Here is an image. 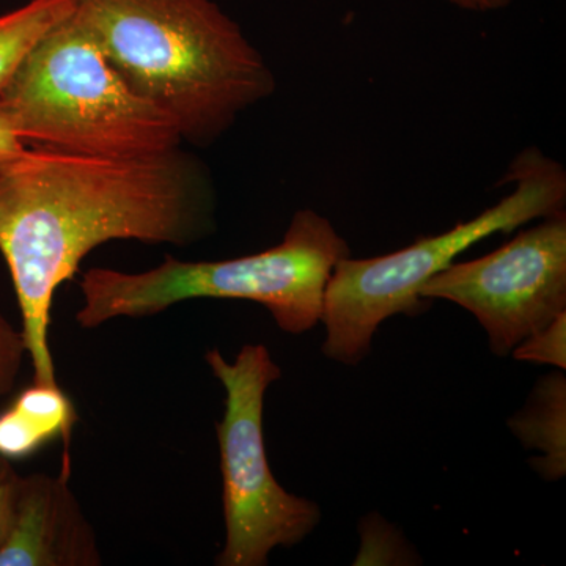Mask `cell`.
<instances>
[{
    "mask_svg": "<svg viewBox=\"0 0 566 566\" xmlns=\"http://www.w3.org/2000/svg\"><path fill=\"white\" fill-rule=\"evenodd\" d=\"M214 227L210 170L181 147L142 159L28 147L0 167V253L20 305L33 382L59 386L52 303L93 249L118 240L188 248Z\"/></svg>",
    "mask_w": 566,
    "mask_h": 566,
    "instance_id": "1",
    "label": "cell"
},
{
    "mask_svg": "<svg viewBox=\"0 0 566 566\" xmlns=\"http://www.w3.org/2000/svg\"><path fill=\"white\" fill-rule=\"evenodd\" d=\"M73 2L111 65L182 142L210 147L275 92L262 52L214 0Z\"/></svg>",
    "mask_w": 566,
    "mask_h": 566,
    "instance_id": "2",
    "label": "cell"
},
{
    "mask_svg": "<svg viewBox=\"0 0 566 566\" xmlns=\"http://www.w3.org/2000/svg\"><path fill=\"white\" fill-rule=\"evenodd\" d=\"M349 245L329 219L314 210L293 216L274 248L218 262H182L166 255L142 273L92 268L81 275L76 322L95 329L115 318H145L192 300H243L262 304L286 334L301 335L322 322L335 264Z\"/></svg>",
    "mask_w": 566,
    "mask_h": 566,
    "instance_id": "3",
    "label": "cell"
},
{
    "mask_svg": "<svg viewBox=\"0 0 566 566\" xmlns=\"http://www.w3.org/2000/svg\"><path fill=\"white\" fill-rule=\"evenodd\" d=\"M0 117L28 147L142 159L180 148L172 118L142 98L71 13L0 92Z\"/></svg>",
    "mask_w": 566,
    "mask_h": 566,
    "instance_id": "4",
    "label": "cell"
},
{
    "mask_svg": "<svg viewBox=\"0 0 566 566\" xmlns=\"http://www.w3.org/2000/svg\"><path fill=\"white\" fill-rule=\"evenodd\" d=\"M506 181L515 182V191L449 232L420 238L387 255L345 256L335 264L324 296L323 353L337 363L359 364L370 353L379 324L394 315L422 314L427 305L420 290L460 253L494 233L565 211V169L539 148L521 151L506 170Z\"/></svg>",
    "mask_w": 566,
    "mask_h": 566,
    "instance_id": "5",
    "label": "cell"
},
{
    "mask_svg": "<svg viewBox=\"0 0 566 566\" xmlns=\"http://www.w3.org/2000/svg\"><path fill=\"white\" fill-rule=\"evenodd\" d=\"M205 360L227 394L226 412L216 423L227 536L216 565L264 566L275 547L296 546L322 520L315 502L283 490L268 461L264 395L282 370L264 345H244L233 363L218 348Z\"/></svg>",
    "mask_w": 566,
    "mask_h": 566,
    "instance_id": "6",
    "label": "cell"
},
{
    "mask_svg": "<svg viewBox=\"0 0 566 566\" xmlns=\"http://www.w3.org/2000/svg\"><path fill=\"white\" fill-rule=\"evenodd\" d=\"M420 296L471 312L486 331L491 352L506 356L566 312V212L485 256L453 262L424 283Z\"/></svg>",
    "mask_w": 566,
    "mask_h": 566,
    "instance_id": "7",
    "label": "cell"
},
{
    "mask_svg": "<svg viewBox=\"0 0 566 566\" xmlns=\"http://www.w3.org/2000/svg\"><path fill=\"white\" fill-rule=\"evenodd\" d=\"M91 521L70 488V464L61 474L22 475L0 538V566H99Z\"/></svg>",
    "mask_w": 566,
    "mask_h": 566,
    "instance_id": "8",
    "label": "cell"
},
{
    "mask_svg": "<svg viewBox=\"0 0 566 566\" xmlns=\"http://www.w3.org/2000/svg\"><path fill=\"white\" fill-rule=\"evenodd\" d=\"M76 419L74 406L61 386L32 382L0 412V457L11 463L28 460L57 438L63 439L69 452Z\"/></svg>",
    "mask_w": 566,
    "mask_h": 566,
    "instance_id": "9",
    "label": "cell"
},
{
    "mask_svg": "<svg viewBox=\"0 0 566 566\" xmlns=\"http://www.w3.org/2000/svg\"><path fill=\"white\" fill-rule=\"evenodd\" d=\"M566 381L560 374L539 379L524 411L509 427L526 449L543 453L532 465L539 475L556 482L566 472Z\"/></svg>",
    "mask_w": 566,
    "mask_h": 566,
    "instance_id": "10",
    "label": "cell"
},
{
    "mask_svg": "<svg viewBox=\"0 0 566 566\" xmlns=\"http://www.w3.org/2000/svg\"><path fill=\"white\" fill-rule=\"evenodd\" d=\"M74 11L73 0H29L0 14V92L44 36Z\"/></svg>",
    "mask_w": 566,
    "mask_h": 566,
    "instance_id": "11",
    "label": "cell"
},
{
    "mask_svg": "<svg viewBox=\"0 0 566 566\" xmlns=\"http://www.w3.org/2000/svg\"><path fill=\"white\" fill-rule=\"evenodd\" d=\"M515 359L523 363L554 365L566 368V312L556 316L543 329L528 335L513 348Z\"/></svg>",
    "mask_w": 566,
    "mask_h": 566,
    "instance_id": "12",
    "label": "cell"
},
{
    "mask_svg": "<svg viewBox=\"0 0 566 566\" xmlns=\"http://www.w3.org/2000/svg\"><path fill=\"white\" fill-rule=\"evenodd\" d=\"M25 357L28 346L22 331L0 314V398L7 397L17 386Z\"/></svg>",
    "mask_w": 566,
    "mask_h": 566,
    "instance_id": "13",
    "label": "cell"
},
{
    "mask_svg": "<svg viewBox=\"0 0 566 566\" xmlns=\"http://www.w3.org/2000/svg\"><path fill=\"white\" fill-rule=\"evenodd\" d=\"M18 479H20V472L14 469L13 463L7 458L0 457V538H2L7 521H9Z\"/></svg>",
    "mask_w": 566,
    "mask_h": 566,
    "instance_id": "14",
    "label": "cell"
},
{
    "mask_svg": "<svg viewBox=\"0 0 566 566\" xmlns=\"http://www.w3.org/2000/svg\"><path fill=\"white\" fill-rule=\"evenodd\" d=\"M25 148L28 145L11 132L10 126L0 117V167L13 161Z\"/></svg>",
    "mask_w": 566,
    "mask_h": 566,
    "instance_id": "15",
    "label": "cell"
},
{
    "mask_svg": "<svg viewBox=\"0 0 566 566\" xmlns=\"http://www.w3.org/2000/svg\"><path fill=\"white\" fill-rule=\"evenodd\" d=\"M452 6L460 7V9L469 11H479V13H486V11H495L505 9L512 3V0H447Z\"/></svg>",
    "mask_w": 566,
    "mask_h": 566,
    "instance_id": "16",
    "label": "cell"
}]
</instances>
